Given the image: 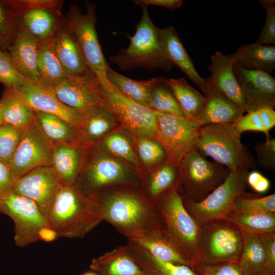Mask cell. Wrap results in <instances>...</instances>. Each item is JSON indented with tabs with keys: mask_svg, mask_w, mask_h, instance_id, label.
<instances>
[{
	"mask_svg": "<svg viewBox=\"0 0 275 275\" xmlns=\"http://www.w3.org/2000/svg\"><path fill=\"white\" fill-rule=\"evenodd\" d=\"M88 197L101 221L109 223L128 240L139 241L164 229L155 204L141 186L108 187Z\"/></svg>",
	"mask_w": 275,
	"mask_h": 275,
	"instance_id": "cell-1",
	"label": "cell"
},
{
	"mask_svg": "<svg viewBox=\"0 0 275 275\" xmlns=\"http://www.w3.org/2000/svg\"><path fill=\"white\" fill-rule=\"evenodd\" d=\"M46 218L58 237L81 238L102 221L89 197L74 185H62L49 207Z\"/></svg>",
	"mask_w": 275,
	"mask_h": 275,
	"instance_id": "cell-2",
	"label": "cell"
},
{
	"mask_svg": "<svg viewBox=\"0 0 275 275\" xmlns=\"http://www.w3.org/2000/svg\"><path fill=\"white\" fill-rule=\"evenodd\" d=\"M153 202L162 218L166 232L190 262L192 269L202 264L201 226L185 208L177 186Z\"/></svg>",
	"mask_w": 275,
	"mask_h": 275,
	"instance_id": "cell-3",
	"label": "cell"
},
{
	"mask_svg": "<svg viewBox=\"0 0 275 275\" xmlns=\"http://www.w3.org/2000/svg\"><path fill=\"white\" fill-rule=\"evenodd\" d=\"M142 14L135 34L128 36L129 44L122 48L110 60L121 70L142 68L147 70L160 69L170 71L175 65L162 48L158 28L152 21L148 7L143 6Z\"/></svg>",
	"mask_w": 275,
	"mask_h": 275,
	"instance_id": "cell-4",
	"label": "cell"
},
{
	"mask_svg": "<svg viewBox=\"0 0 275 275\" xmlns=\"http://www.w3.org/2000/svg\"><path fill=\"white\" fill-rule=\"evenodd\" d=\"M140 176L133 169L94 146L88 148L81 170L74 185L87 197L117 186H141Z\"/></svg>",
	"mask_w": 275,
	"mask_h": 275,
	"instance_id": "cell-5",
	"label": "cell"
},
{
	"mask_svg": "<svg viewBox=\"0 0 275 275\" xmlns=\"http://www.w3.org/2000/svg\"><path fill=\"white\" fill-rule=\"evenodd\" d=\"M232 124L201 126L196 148L205 156L227 167L230 171L239 168L255 169L256 161L240 139Z\"/></svg>",
	"mask_w": 275,
	"mask_h": 275,
	"instance_id": "cell-6",
	"label": "cell"
},
{
	"mask_svg": "<svg viewBox=\"0 0 275 275\" xmlns=\"http://www.w3.org/2000/svg\"><path fill=\"white\" fill-rule=\"evenodd\" d=\"M178 165V191L183 198L194 202L206 198L230 172L225 166L208 160L196 148L185 153Z\"/></svg>",
	"mask_w": 275,
	"mask_h": 275,
	"instance_id": "cell-7",
	"label": "cell"
},
{
	"mask_svg": "<svg viewBox=\"0 0 275 275\" xmlns=\"http://www.w3.org/2000/svg\"><path fill=\"white\" fill-rule=\"evenodd\" d=\"M83 13L76 5H72L64 19L66 28L72 34L79 47L88 68L100 83L109 84L106 71L109 67L102 53L96 30L95 6L86 3Z\"/></svg>",
	"mask_w": 275,
	"mask_h": 275,
	"instance_id": "cell-8",
	"label": "cell"
},
{
	"mask_svg": "<svg viewBox=\"0 0 275 275\" xmlns=\"http://www.w3.org/2000/svg\"><path fill=\"white\" fill-rule=\"evenodd\" d=\"M201 226L200 251L202 264L238 262L243 244L241 230L226 218Z\"/></svg>",
	"mask_w": 275,
	"mask_h": 275,
	"instance_id": "cell-9",
	"label": "cell"
},
{
	"mask_svg": "<svg viewBox=\"0 0 275 275\" xmlns=\"http://www.w3.org/2000/svg\"><path fill=\"white\" fill-rule=\"evenodd\" d=\"M249 172L246 168L230 171L225 181L200 202L183 198L185 208L200 225L226 218L231 212L235 199L245 192Z\"/></svg>",
	"mask_w": 275,
	"mask_h": 275,
	"instance_id": "cell-10",
	"label": "cell"
},
{
	"mask_svg": "<svg viewBox=\"0 0 275 275\" xmlns=\"http://www.w3.org/2000/svg\"><path fill=\"white\" fill-rule=\"evenodd\" d=\"M103 106L120 121L122 127L132 136L156 137V117L155 111L143 106L125 97L110 83L100 82Z\"/></svg>",
	"mask_w": 275,
	"mask_h": 275,
	"instance_id": "cell-11",
	"label": "cell"
},
{
	"mask_svg": "<svg viewBox=\"0 0 275 275\" xmlns=\"http://www.w3.org/2000/svg\"><path fill=\"white\" fill-rule=\"evenodd\" d=\"M0 212L12 219L15 243L20 248L39 240L40 231L49 227L35 202L13 190L0 196Z\"/></svg>",
	"mask_w": 275,
	"mask_h": 275,
	"instance_id": "cell-12",
	"label": "cell"
},
{
	"mask_svg": "<svg viewBox=\"0 0 275 275\" xmlns=\"http://www.w3.org/2000/svg\"><path fill=\"white\" fill-rule=\"evenodd\" d=\"M156 137L168 158L178 164L183 156L196 145L201 126L194 119L156 112Z\"/></svg>",
	"mask_w": 275,
	"mask_h": 275,
	"instance_id": "cell-13",
	"label": "cell"
},
{
	"mask_svg": "<svg viewBox=\"0 0 275 275\" xmlns=\"http://www.w3.org/2000/svg\"><path fill=\"white\" fill-rule=\"evenodd\" d=\"M49 89L64 105L78 112L103 106L100 81L90 69L81 75L67 74Z\"/></svg>",
	"mask_w": 275,
	"mask_h": 275,
	"instance_id": "cell-14",
	"label": "cell"
},
{
	"mask_svg": "<svg viewBox=\"0 0 275 275\" xmlns=\"http://www.w3.org/2000/svg\"><path fill=\"white\" fill-rule=\"evenodd\" d=\"M52 146L34 121L26 127L9 164L15 181L36 168L50 166Z\"/></svg>",
	"mask_w": 275,
	"mask_h": 275,
	"instance_id": "cell-15",
	"label": "cell"
},
{
	"mask_svg": "<svg viewBox=\"0 0 275 275\" xmlns=\"http://www.w3.org/2000/svg\"><path fill=\"white\" fill-rule=\"evenodd\" d=\"M236 78L241 90L245 112L275 107V79L269 73L246 69L233 64Z\"/></svg>",
	"mask_w": 275,
	"mask_h": 275,
	"instance_id": "cell-16",
	"label": "cell"
},
{
	"mask_svg": "<svg viewBox=\"0 0 275 275\" xmlns=\"http://www.w3.org/2000/svg\"><path fill=\"white\" fill-rule=\"evenodd\" d=\"M51 167L36 168L21 177L13 191L32 200L46 217L49 207L62 185Z\"/></svg>",
	"mask_w": 275,
	"mask_h": 275,
	"instance_id": "cell-17",
	"label": "cell"
},
{
	"mask_svg": "<svg viewBox=\"0 0 275 275\" xmlns=\"http://www.w3.org/2000/svg\"><path fill=\"white\" fill-rule=\"evenodd\" d=\"M16 90L33 111L56 115L77 127L79 113L64 105L48 88L28 81Z\"/></svg>",
	"mask_w": 275,
	"mask_h": 275,
	"instance_id": "cell-18",
	"label": "cell"
},
{
	"mask_svg": "<svg viewBox=\"0 0 275 275\" xmlns=\"http://www.w3.org/2000/svg\"><path fill=\"white\" fill-rule=\"evenodd\" d=\"M79 113L77 127L78 142L87 148L98 143L106 136L122 127L118 119L104 106L94 107Z\"/></svg>",
	"mask_w": 275,
	"mask_h": 275,
	"instance_id": "cell-19",
	"label": "cell"
},
{
	"mask_svg": "<svg viewBox=\"0 0 275 275\" xmlns=\"http://www.w3.org/2000/svg\"><path fill=\"white\" fill-rule=\"evenodd\" d=\"M38 46L39 40L18 25L15 37L7 51L15 68L27 81L40 84Z\"/></svg>",
	"mask_w": 275,
	"mask_h": 275,
	"instance_id": "cell-20",
	"label": "cell"
},
{
	"mask_svg": "<svg viewBox=\"0 0 275 275\" xmlns=\"http://www.w3.org/2000/svg\"><path fill=\"white\" fill-rule=\"evenodd\" d=\"M87 149L79 142L58 143L52 146L50 166L62 185L75 183L82 168Z\"/></svg>",
	"mask_w": 275,
	"mask_h": 275,
	"instance_id": "cell-21",
	"label": "cell"
},
{
	"mask_svg": "<svg viewBox=\"0 0 275 275\" xmlns=\"http://www.w3.org/2000/svg\"><path fill=\"white\" fill-rule=\"evenodd\" d=\"M210 61L207 69L211 74L207 79L209 86L244 109L241 92L235 77L231 54L225 55L216 51L211 56Z\"/></svg>",
	"mask_w": 275,
	"mask_h": 275,
	"instance_id": "cell-22",
	"label": "cell"
},
{
	"mask_svg": "<svg viewBox=\"0 0 275 275\" xmlns=\"http://www.w3.org/2000/svg\"><path fill=\"white\" fill-rule=\"evenodd\" d=\"M53 51L67 74L81 75L88 68L79 47L72 34L61 20L52 37Z\"/></svg>",
	"mask_w": 275,
	"mask_h": 275,
	"instance_id": "cell-23",
	"label": "cell"
},
{
	"mask_svg": "<svg viewBox=\"0 0 275 275\" xmlns=\"http://www.w3.org/2000/svg\"><path fill=\"white\" fill-rule=\"evenodd\" d=\"M158 34L161 45L170 60L205 94L209 88L207 79L201 77L197 71L175 28L172 25L162 29L158 28Z\"/></svg>",
	"mask_w": 275,
	"mask_h": 275,
	"instance_id": "cell-24",
	"label": "cell"
},
{
	"mask_svg": "<svg viewBox=\"0 0 275 275\" xmlns=\"http://www.w3.org/2000/svg\"><path fill=\"white\" fill-rule=\"evenodd\" d=\"M206 101L193 119L200 125L232 124L243 115L244 110L234 104L209 86L204 94Z\"/></svg>",
	"mask_w": 275,
	"mask_h": 275,
	"instance_id": "cell-25",
	"label": "cell"
},
{
	"mask_svg": "<svg viewBox=\"0 0 275 275\" xmlns=\"http://www.w3.org/2000/svg\"><path fill=\"white\" fill-rule=\"evenodd\" d=\"M90 268L98 275H145L130 255L127 244L94 258Z\"/></svg>",
	"mask_w": 275,
	"mask_h": 275,
	"instance_id": "cell-26",
	"label": "cell"
},
{
	"mask_svg": "<svg viewBox=\"0 0 275 275\" xmlns=\"http://www.w3.org/2000/svg\"><path fill=\"white\" fill-rule=\"evenodd\" d=\"M233 64L246 69H256L268 73L275 69V46L257 41L239 46L231 54Z\"/></svg>",
	"mask_w": 275,
	"mask_h": 275,
	"instance_id": "cell-27",
	"label": "cell"
},
{
	"mask_svg": "<svg viewBox=\"0 0 275 275\" xmlns=\"http://www.w3.org/2000/svg\"><path fill=\"white\" fill-rule=\"evenodd\" d=\"M129 252L145 275H197L189 266L158 259L136 242L128 240Z\"/></svg>",
	"mask_w": 275,
	"mask_h": 275,
	"instance_id": "cell-28",
	"label": "cell"
},
{
	"mask_svg": "<svg viewBox=\"0 0 275 275\" xmlns=\"http://www.w3.org/2000/svg\"><path fill=\"white\" fill-rule=\"evenodd\" d=\"M179 168L169 158L142 180L141 187L153 202L177 186Z\"/></svg>",
	"mask_w": 275,
	"mask_h": 275,
	"instance_id": "cell-29",
	"label": "cell"
},
{
	"mask_svg": "<svg viewBox=\"0 0 275 275\" xmlns=\"http://www.w3.org/2000/svg\"><path fill=\"white\" fill-rule=\"evenodd\" d=\"M121 128L92 146L126 163L137 172L142 180L143 170L135 150L128 136L121 131Z\"/></svg>",
	"mask_w": 275,
	"mask_h": 275,
	"instance_id": "cell-30",
	"label": "cell"
},
{
	"mask_svg": "<svg viewBox=\"0 0 275 275\" xmlns=\"http://www.w3.org/2000/svg\"><path fill=\"white\" fill-rule=\"evenodd\" d=\"M106 77L109 83L121 94L147 108H149L151 90L160 78L158 77L147 80H136L116 72L109 66L106 71Z\"/></svg>",
	"mask_w": 275,
	"mask_h": 275,
	"instance_id": "cell-31",
	"label": "cell"
},
{
	"mask_svg": "<svg viewBox=\"0 0 275 275\" xmlns=\"http://www.w3.org/2000/svg\"><path fill=\"white\" fill-rule=\"evenodd\" d=\"M34 122L52 146L61 143L78 142L77 127L56 115L35 111Z\"/></svg>",
	"mask_w": 275,
	"mask_h": 275,
	"instance_id": "cell-32",
	"label": "cell"
},
{
	"mask_svg": "<svg viewBox=\"0 0 275 275\" xmlns=\"http://www.w3.org/2000/svg\"><path fill=\"white\" fill-rule=\"evenodd\" d=\"M4 123L24 129L34 121L35 111L16 90L5 89L0 99Z\"/></svg>",
	"mask_w": 275,
	"mask_h": 275,
	"instance_id": "cell-33",
	"label": "cell"
},
{
	"mask_svg": "<svg viewBox=\"0 0 275 275\" xmlns=\"http://www.w3.org/2000/svg\"><path fill=\"white\" fill-rule=\"evenodd\" d=\"M50 12L40 8L25 11L18 17V25L39 41L50 39L62 20Z\"/></svg>",
	"mask_w": 275,
	"mask_h": 275,
	"instance_id": "cell-34",
	"label": "cell"
},
{
	"mask_svg": "<svg viewBox=\"0 0 275 275\" xmlns=\"http://www.w3.org/2000/svg\"><path fill=\"white\" fill-rule=\"evenodd\" d=\"M38 66L40 84L48 89L67 75L53 51L51 38L39 41Z\"/></svg>",
	"mask_w": 275,
	"mask_h": 275,
	"instance_id": "cell-35",
	"label": "cell"
},
{
	"mask_svg": "<svg viewBox=\"0 0 275 275\" xmlns=\"http://www.w3.org/2000/svg\"><path fill=\"white\" fill-rule=\"evenodd\" d=\"M166 83L187 116L193 119L197 116L205 105L206 96L190 86L183 78L167 79Z\"/></svg>",
	"mask_w": 275,
	"mask_h": 275,
	"instance_id": "cell-36",
	"label": "cell"
},
{
	"mask_svg": "<svg viewBox=\"0 0 275 275\" xmlns=\"http://www.w3.org/2000/svg\"><path fill=\"white\" fill-rule=\"evenodd\" d=\"M226 218L243 233L260 235L275 232V213L232 211Z\"/></svg>",
	"mask_w": 275,
	"mask_h": 275,
	"instance_id": "cell-37",
	"label": "cell"
},
{
	"mask_svg": "<svg viewBox=\"0 0 275 275\" xmlns=\"http://www.w3.org/2000/svg\"><path fill=\"white\" fill-rule=\"evenodd\" d=\"M134 242L158 259L175 264L187 265L191 268L190 262L168 236L164 229L150 238Z\"/></svg>",
	"mask_w": 275,
	"mask_h": 275,
	"instance_id": "cell-38",
	"label": "cell"
},
{
	"mask_svg": "<svg viewBox=\"0 0 275 275\" xmlns=\"http://www.w3.org/2000/svg\"><path fill=\"white\" fill-rule=\"evenodd\" d=\"M243 244L238 261L244 275H258L265 271V255L259 235L242 232Z\"/></svg>",
	"mask_w": 275,
	"mask_h": 275,
	"instance_id": "cell-39",
	"label": "cell"
},
{
	"mask_svg": "<svg viewBox=\"0 0 275 275\" xmlns=\"http://www.w3.org/2000/svg\"><path fill=\"white\" fill-rule=\"evenodd\" d=\"M235 130L241 134L248 131H259L269 137V131L275 126V111L271 107H264L242 116L232 123Z\"/></svg>",
	"mask_w": 275,
	"mask_h": 275,
	"instance_id": "cell-40",
	"label": "cell"
},
{
	"mask_svg": "<svg viewBox=\"0 0 275 275\" xmlns=\"http://www.w3.org/2000/svg\"><path fill=\"white\" fill-rule=\"evenodd\" d=\"M133 137L138 157L145 168L159 166L168 158L164 148L157 139L144 135Z\"/></svg>",
	"mask_w": 275,
	"mask_h": 275,
	"instance_id": "cell-41",
	"label": "cell"
},
{
	"mask_svg": "<svg viewBox=\"0 0 275 275\" xmlns=\"http://www.w3.org/2000/svg\"><path fill=\"white\" fill-rule=\"evenodd\" d=\"M167 78L160 77L153 87L150 97L149 108L156 112L188 117L180 107L169 89Z\"/></svg>",
	"mask_w": 275,
	"mask_h": 275,
	"instance_id": "cell-42",
	"label": "cell"
},
{
	"mask_svg": "<svg viewBox=\"0 0 275 275\" xmlns=\"http://www.w3.org/2000/svg\"><path fill=\"white\" fill-rule=\"evenodd\" d=\"M18 29V17L6 1H0V50H8Z\"/></svg>",
	"mask_w": 275,
	"mask_h": 275,
	"instance_id": "cell-43",
	"label": "cell"
},
{
	"mask_svg": "<svg viewBox=\"0 0 275 275\" xmlns=\"http://www.w3.org/2000/svg\"><path fill=\"white\" fill-rule=\"evenodd\" d=\"M232 211L275 213V194L259 197L244 192L235 199Z\"/></svg>",
	"mask_w": 275,
	"mask_h": 275,
	"instance_id": "cell-44",
	"label": "cell"
},
{
	"mask_svg": "<svg viewBox=\"0 0 275 275\" xmlns=\"http://www.w3.org/2000/svg\"><path fill=\"white\" fill-rule=\"evenodd\" d=\"M24 130L6 123L0 126V161L9 166L20 142Z\"/></svg>",
	"mask_w": 275,
	"mask_h": 275,
	"instance_id": "cell-45",
	"label": "cell"
},
{
	"mask_svg": "<svg viewBox=\"0 0 275 275\" xmlns=\"http://www.w3.org/2000/svg\"><path fill=\"white\" fill-rule=\"evenodd\" d=\"M28 81L15 68L8 52L0 50V82L5 89L16 90Z\"/></svg>",
	"mask_w": 275,
	"mask_h": 275,
	"instance_id": "cell-46",
	"label": "cell"
},
{
	"mask_svg": "<svg viewBox=\"0 0 275 275\" xmlns=\"http://www.w3.org/2000/svg\"><path fill=\"white\" fill-rule=\"evenodd\" d=\"M18 17L25 11L31 8H40L61 17L63 2L52 0L6 1Z\"/></svg>",
	"mask_w": 275,
	"mask_h": 275,
	"instance_id": "cell-47",
	"label": "cell"
},
{
	"mask_svg": "<svg viewBox=\"0 0 275 275\" xmlns=\"http://www.w3.org/2000/svg\"><path fill=\"white\" fill-rule=\"evenodd\" d=\"M258 2L261 7L265 9L266 16L264 26L257 42L266 45H274L275 1L261 0Z\"/></svg>",
	"mask_w": 275,
	"mask_h": 275,
	"instance_id": "cell-48",
	"label": "cell"
},
{
	"mask_svg": "<svg viewBox=\"0 0 275 275\" xmlns=\"http://www.w3.org/2000/svg\"><path fill=\"white\" fill-rule=\"evenodd\" d=\"M254 150L256 153V164L264 169L275 170V139L270 136L266 138L265 141L257 143Z\"/></svg>",
	"mask_w": 275,
	"mask_h": 275,
	"instance_id": "cell-49",
	"label": "cell"
},
{
	"mask_svg": "<svg viewBox=\"0 0 275 275\" xmlns=\"http://www.w3.org/2000/svg\"><path fill=\"white\" fill-rule=\"evenodd\" d=\"M193 270L197 275H244L238 262H226L216 264H200Z\"/></svg>",
	"mask_w": 275,
	"mask_h": 275,
	"instance_id": "cell-50",
	"label": "cell"
},
{
	"mask_svg": "<svg viewBox=\"0 0 275 275\" xmlns=\"http://www.w3.org/2000/svg\"><path fill=\"white\" fill-rule=\"evenodd\" d=\"M259 236L265 255V271L275 272V232L260 234Z\"/></svg>",
	"mask_w": 275,
	"mask_h": 275,
	"instance_id": "cell-51",
	"label": "cell"
},
{
	"mask_svg": "<svg viewBox=\"0 0 275 275\" xmlns=\"http://www.w3.org/2000/svg\"><path fill=\"white\" fill-rule=\"evenodd\" d=\"M247 184L258 194H264L270 188L269 179L257 171L249 172L247 176Z\"/></svg>",
	"mask_w": 275,
	"mask_h": 275,
	"instance_id": "cell-52",
	"label": "cell"
},
{
	"mask_svg": "<svg viewBox=\"0 0 275 275\" xmlns=\"http://www.w3.org/2000/svg\"><path fill=\"white\" fill-rule=\"evenodd\" d=\"M15 182L9 165L0 161V196L12 191Z\"/></svg>",
	"mask_w": 275,
	"mask_h": 275,
	"instance_id": "cell-53",
	"label": "cell"
},
{
	"mask_svg": "<svg viewBox=\"0 0 275 275\" xmlns=\"http://www.w3.org/2000/svg\"><path fill=\"white\" fill-rule=\"evenodd\" d=\"M133 2L141 7L154 5L172 10L179 8L183 3L182 0H134Z\"/></svg>",
	"mask_w": 275,
	"mask_h": 275,
	"instance_id": "cell-54",
	"label": "cell"
},
{
	"mask_svg": "<svg viewBox=\"0 0 275 275\" xmlns=\"http://www.w3.org/2000/svg\"><path fill=\"white\" fill-rule=\"evenodd\" d=\"M39 240L51 241L58 237L57 233L49 227L42 229L39 233Z\"/></svg>",
	"mask_w": 275,
	"mask_h": 275,
	"instance_id": "cell-55",
	"label": "cell"
},
{
	"mask_svg": "<svg viewBox=\"0 0 275 275\" xmlns=\"http://www.w3.org/2000/svg\"><path fill=\"white\" fill-rule=\"evenodd\" d=\"M258 275H275V272L264 271Z\"/></svg>",
	"mask_w": 275,
	"mask_h": 275,
	"instance_id": "cell-56",
	"label": "cell"
},
{
	"mask_svg": "<svg viewBox=\"0 0 275 275\" xmlns=\"http://www.w3.org/2000/svg\"><path fill=\"white\" fill-rule=\"evenodd\" d=\"M3 124H4V121L3 118L2 109L0 104V126H1Z\"/></svg>",
	"mask_w": 275,
	"mask_h": 275,
	"instance_id": "cell-57",
	"label": "cell"
},
{
	"mask_svg": "<svg viewBox=\"0 0 275 275\" xmlns=\"http://www.w3.org/2000/svg\"><path fill=\"white\" fill-rule=\"evenodd\" d=\"M81 275H98L96 272L91 271H87L82 273Z\"/></svg>",
	"mask_w": 275,
	"mask_h": 275,
	"instance_id": "cell-58",
	"label": "cell"
}]
</instances>
